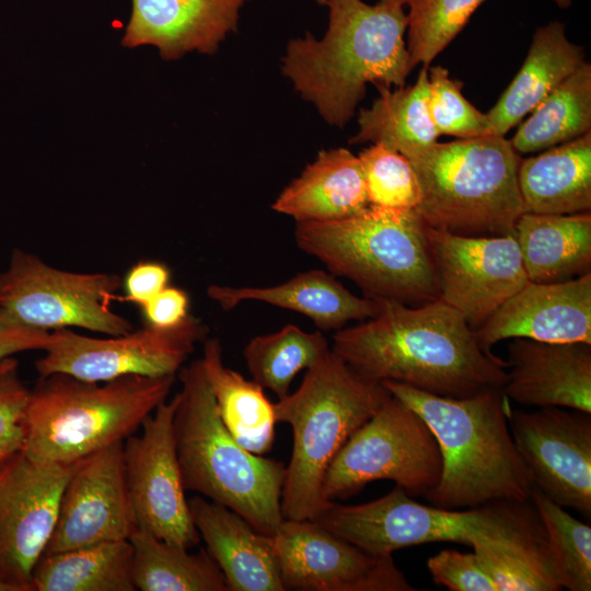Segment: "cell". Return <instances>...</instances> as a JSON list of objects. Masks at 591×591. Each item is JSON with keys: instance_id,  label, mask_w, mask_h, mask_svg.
Here are the masks:
<instances>
[{"instance_id": "3957f363", "label": "cell", "mask_w": 591, "mask_h": 591, "mask_svg": "<svg viewBox=\"0 0 591 591\" xmlns=\"http://www.w3.org/2000/svg\"><path fill=\"white\" fill-rule=\"evenodd\" d=\"M381 383L426 421L439 444L441 478L425 495L432 505L462 509L531 500L533 484L509 429L511 409L502 390L451 398L395 381Z\"/></svg>"}, {"instance_id": "1f68e13d", "label": "cell", "mask_w": 591, "mask_h": 591, "mask_svg": "<svg viewBox=\"0 0 591 591\" xmlns=\"http://www.w3.org/2000/svg\"><path fill=\"white\" fill-rule=\"evenodd\" d=\"M518 128V154L540 152L591 131V65L584 61L554 89Z\"/></svg>"}, {"instance_id": "ab89813d", "label": "cell", "mask_w": 591, "mask_h": 591, "mask_svg": "<svg viewBox=\"0 0 591 591\" xmlns=\"http://www.w3.org/2000/svg\"><path fill=\"white\" fill-rule=\"evenodd\" d=\"M427 567L433 581L451 591H498L474 552L443 549L428 559Z\"/></svg>"}, {"instance_id": "7c38bea8", "label": "cell", "mask_w": 591, "mask_h": 591, "mask_svg": "<svg viewBox=\"0 0 591 591\" xmlns=\"http://www.w3.org/2000/svg\"><path fill=\"white\" fill-rule=\"evenodd\" d=\"M208 332L193 315L173 327L147 325L107 338L58 328L51 331V341L35 367L40 376L65 373L95 382L127 375H176Z\"/></svg>"}, {"instance_id": "8992f818", "label": "cell", "mask_w": 591, "mask_h": 591, "mask_svg": "<svg viewBox=\"0 0 591 591\" xmlns=\"http://www.w3.org/2000/svg\"><path fill=\"white\" fill-rule=\"evenodd\" d=\"M390 395L382 383L362 378L331 349L306 370L296 392L274 403L277 424L292 429L281 491L283 519L314 520L325 509L327 467Z\"/></svg>"}, {"instance_id": "b9f144b4", "label": "cell", "mask_w": 591, "mask_h": 591, "mask_svg": "<svg viewBox=\"0 0 591 591\" xmlns=\"http://www.w3.org/2000/svg\"><path fill=\"white\" fill-rule=\"evenodd\" d=\"M51 341V331L22 324L0 309V362L28 350H45Z\"/></svg>"}, {"instance_id": "484cf974", "label": "cell", "mask_w": 591, "mask_h": 591, "mask_svg": "<svg viewBox=\"0 0 591 591\" xmlns=\"http://www.w3.org/2000/svg\"><path fill=\"white\" fill-rule=\"evenodd\" d=\"M518 185L524 212L570 215L591 209V131L521 159Z\"/></svg>"}, {"instance_id": "cb8c5ba5", "label": "cell", "mask_w": 591, "mask_h": 591, "mask_svg": "<svg viewBox=\"0 0 591 591\" xmlns=\"http://www.w3.org/2000/svg\"><path fill=\"white\" fill-rule=\"evenodd\" d=\"M370 206L361 162L346 148L321 151L276 198L271 209L296 222L351 217Z\"/></svg>"}, {"instance_id": "5bb4252c", "label": "cell", "mask_w": 591, "mask_h": 591, "mask_svg": "<svg viewBox=\"0 0 591 591\" xmlns=\"http://www.w3.org/2000/svg\"><path fill=\"white\" fill-rule=\"evenodd\" d=\"M273 545L286 590H415L392 555L367 553L314 520L283 519Z\"/></svg>"}, {"instance_id": "7bdbcfd3", "label": "cell", "mask_w": 591, "mask_h": 591, "mask_svg": "<svg viewBox=\"0 0 591 591\" xmlns=\"http://www.w3.org/2000/svg\"><path fill=\"white\" fill-rule=\"evenodd\" d=\"M188 306L189 299L184 290L166 286L141 308L148 325L173 327L189 315Z\"/></svg>"}, {"instance_id": "60d3db41", "label": "cell", "mask_w": 591, "mask_h": 591, "mask_svg": "<svg viewBox=\"0 0 591 591\" xmlns=\"http://www.w3.org/2000/svg\"><path fill=\"white\" fill-rule=\"evenodd\" d=\"M169 268L157 262H140L127 274L126 294L115 296V301H127L140 306L149 302L169 283Z\"/></svg>"}, {"instance_id": "4fadbf2b", "label": "cell", "mask_w": 591, "mask_h": 591, "mask_svg": "<svg viewBox=\"0 0 591 591\" xmlns=\"http://www.w3.org/2000/svg\"><path fill=\"white\" fill-rule=\"evenodd\" d=\"M179 393L162 402L123 443L127 490L138 529L185 548L200 542L178 465L174 416Z\"/></svg>"}, {"instance_id": "277c9868", "label": "cell", "mask_w": 591, "mask_h": 591, "mask_svg": "<svg viewBox=\"0 0 591 591\" xmlns=\"http://www.w3.org/2000/svg\"><path fill=\"white\" fill-rule=\"evenodd\" d=\"M314 521L373 555H392L404 547L434 542L471 547L487 544L523 556L553 572L544 526L529 501H494L466 510L445 509L418 503L395 486L385 496L361 505L329 501Z\"/></svg>"}, {"instance_id": "4dcf8cb0", "label": "cell", "mask_w": 591, "mask_h": 591, "mask_svg": "<svg viewBox=\"0 0 591 591\" xmlns=\"http://www.w3.org/2000/svg\"><path fill=\"white\" fill-rule=\"evenodd\" d=\"M131 545V576L141 591H229L224 576L207 549L192 554L136 528Z\"/></svg>"}, {"instance_id": "ba28073f", "label": "cell", "mask_w": 591, "mask_h": 591, "mask_svg": "<svg viewBox=\"0 0 591 591\" xmlns=\"http://www.w3.org/2000/svg\"><path fill=\"white\" fill-rule=\"evenodd\" d=\"M175 378L95 382L65 373L40 376L30 391L23 452L40 462L72 464L124 442L167 399Z\"/></svg>"}, {"instance_id": "d6986e66", "label": "cell", "mask_w": 591, "mask_h": 591, "mask_svg": "<svg viewBox=\"0 0 591 591\" xmlns=\"http://www.w3.org/2000/svg\"><path fill=\"white\" fill-rule=\"evenodd\" d=\"M473 333L488 355L512 338L591 344V274L563 282L528 281Z\"/></svg>"}, {"instance_id": "836d02e7", "label": "cell", "mask_w": 591, "mask_h": 591, "mask_svg": "<svg viewBox=\"0 0 591 591\" xmlns=\"http://www.w3.org/2000/svg\"><path fill=\"white\" fill-rule=\"evenodd\" d=\"M531 501L544 526L553 572L563 588L591 590V528L533 488Z\"/></svg>"}, {"instance_id": "52a82bcc", "label": "cell", "mask_w": 591, "mask_h": 591, "mask_svg": "<svg viewBox=\"0 0 591 591\" xmlns=\"http://www.w3.org/2000/svg\"><path fill=\"white\" fill-rule=\"evenodd\" d=\"M426 224L415 209L370 205L339 220L296 222L300 250L371 299L419 305L439 299Z\"/></svg>"}, {"instance_id": "f1b7e54d", "label": "cell", "mask_w": 591, "mask_h": 591, "mask_svg": "<svg viewBox=\"0 0 591 591\" xmlns=\"http://www.w3.org/2000/svg\"><path fill=\"white\" fill-rule=\"evenodd\" d=\"M378 89L380 96L360 111L359 131L349 143H382L408 157L437 142L439 135L428 108V67L422 66L413 85Z\"/></svg>"}, {"instance_id": "d4e9b609", "label": "cell", "mask_w": 591, "mask_h": 591, "mask_svg": "<svg viewBox=\"0 0 591 591\" xmlns=\"http://www.w3.org/2000/svg\"><path fill=\"white\" fill-rule=\"evenodd\" d=\"M584 61L583 48L567 38L564 23L538 27L522 67L486 113L493 134L505 136Z\"/></svg>"}, {"instance_id": "44dd1931", "label": "cell", "mask_w": 591, "mask_h": 591, "mask_svg": "<svg viewBox=\"0 0 591 591\" xmlns=\"http://www.w3.org/2000/svg\"><path fill=\"white\" fill-rule=\"evenodd\" d=\"M248 0H131V15L121 38L127 48L155 46L165 60L197 50L211 55L236 31Z\"/></svg>"}, {"instance_id": "9a60e30c", "label": "cell", "mask_w": 591, "mask_h": 591, "mask_svg": "<svg viewBox=\"0 0 591 591\" xmlns=\"http://www.w3.org/2000/svg\"><path fill=\"white\" fill-rule=\"evenodd\" d=\"M426 236L439 300L472 329L529 281L514 235L465 236L426 227Z\"/></svg>"}, {"instance_id": "f35d334b", "label": "cell", "mask_w": 591, "mask_h": 591, "mask_svg": "<svg viewBox=\"0 0 591 591\" xmlns=\"http://www.w3.org/2000/svg\"><path fill=\"white\" fill-rule=\"evenodd\" d=\"M30 390L18 372V361L0 362V466L23 452L26 440V410Z\"/></svg>"}, {"instance_id": "603a6c76", "label": "cell", "mask_w": 591, "mask_h": 591, "mask_svg": "<svg viewBox=\"0 0 591 591\" xmlns=\"http://www.w3.org/2000/svg\"><path fill=\"white\" fill-rule=\"evenodd\" d=\"M207 296L223 310L257 301L294 311L309 317L320 331L340 329L349 321L373 317L380 309L376 300L354 294L333 274L320 269L299 273L269 287L211 285Z\"/></svg>"}, {"instance_id": "8d00e7d4", "label": "cell", "mask_w": 591, "mask_h": 591, "mask_svg": "<svg viewBox=\"0 0 591 591\" xmlns=\"http://www.w3.org/2000/svg\"><path fill=\"white\" fill-rule=\"evenodd\" d=\"M428 108L439 135L468 139L494 135L487 115L462 94L463 83L453 80L442 66L428 67Z\"/></svg>"}, {"instance_id": "7a4b0ae2", "label": "cell", "mask_w": 591, "mask_h": 591, "mask_svg": "<svg viewBox=\"0 0 591 591\" xmlns=\"http://www.w3.org/2000/svg\"><path fill=\"white\" fill-rule=\"evenodd\" d=\"M328 27L288 43L282 73L329 125L343 128L355 115L367 83L404 86L414 69L404 39V0H327Z\"/></svg>"}, {"instance_id": "9c48e42d", "label": "cell", "mask_w": 591, "mask_h": 591, "mask_svg": "<svg viewBox=\"0 0 591 591\" xmlns=\"http://www.w3.org/2000/svg\"><path fill=\"white\" fill-rule=\"evenodd\" d=\"M406 158L421 190L415 210L427 227L465 236L514 235L524 213L522 158L505 136L437 141Z\"/></svg>"}, {"instance_id": "6da1fadb", "label": "cell", "mask_w": 591, "mask_h": 591, "mask_svg": "<svg viewBox=\"0 0 591 591\" xmlns=\"http://www.w3.org/2000/svg\"><path fill=\"white\" fill-rule=\"evenodd\" d=\"M374 300L373 317L333 335L331 349L359 375L451 398L503 391L506 361L479 347L459 311L439 299L419 305Z\"/></svg>"}, {"instance_id": "2e32d148", "label": "cell", "mask_w": 591, "mask_h": 591, "mask_svg": "<svg viewBox=\"0 0 591 591\" xmlns=\"http://www.w3.org/2000/svg\"><path fill=\"white\" fill-rule=\"evenodd\" d=\"M511 436L533 488L591 515V413L565 407L511 410Z\"/></svg>"}, {"instance_id": "e575fe53", "label": "cell", "mask_w": 591, "mask_h": 591, "mask_svg": "<svg viewBox=\"0 0 591 591\" xmlns=\"http://www.w3.org/2000/svg\"><path fill=\"white\" fill-rule=\"evenodd\" d=\"M486 0H404L407 11V49L413 68L429 67L463 30ZM567 8L571 0H553Z\"/></svg>"}, {"instance_id": "d590c367", "label": "cell", "mask_w": 591, "mask_h": 591, "mask_svg": "<svg viewBox=\"0 0 591 591\" xmlns=\"http://www.w3.org/2000/svg\"><path fill=\"white\" fill-rule=\"evenodd\" d=\"M372 206L415 209L421 200L417 175L409 160L382 143H373L358 155Z\"/></svg>"}, {"instance_id": "ac0fdd59", "label": "cell", "mask_w": 591, "mask_h": 591, "mask_svg": "<svg viewBox=\"0 0 591 591\" xmlns=\"http://www.w3.org/2000/svg\"><path fill=\"white\" fill-rule=\"evenodd\" d=\"M123 443L76 463L62 490L56 525L44 554L128 540L136 530L125 478Z\"/></svg>"}, {"instance_id": "30bf717a", "label": "cell", "mask_w": 591, "mask_h": 591, "mask_svg": "<svg viewBox=\"0 0 591 591\" xmlns=\"http://www.w3.org/2000/svg\"><path fill=\"white\" fill-rule=\"evenodd\" d=\"M441 474V451L432 431L391 394L332 460L322 493L326 501H334L371 482L389 479L409 496H425L439 484Z\"/></svg>"}, {"instance_id": "7402d4cb", "label": "cell", "mask_w": 591, "mask_h": 591, "mask_svg": "<svg viewBox=\"0 0 591 591\" xmlns=\"http://www.w3.org/2000/svg\"><path fill=\"white\" fill-rule=\"evenodd\" d=\"M192 519L229 591H285L273 535L255 530L231 509L202 496L188 500Z\"/></svg>"}, {"instance_id": "83f0119b", "label": "cell", "mask_w": 591, "mask_h": 591, "mask_svg": "<svg viewBox=\"0 0 591 591\" xmlns=\"http://www.w3.org/2000/svg\"><path fill=\"white\" fill-rule=\"evenodd\" d=\"M199 360L220 418L230 434L254 454L269 452L277 421L274 403L266 397L264 387L224 364L218 338L204 340Z\"/></svg>"}, {"instance_id": "74e56055", "label": "cell", "mask_w": 591, "mask_h": 591, "mask_svg": "<svg viewBox=\"0 0 591 591\" xmlns=\"http://www.w3.org/2000/svg\"><path fill=\"white\" fill-rule=\"evenodd\" d=\"M472 548L498 591L561 590L553 572L541 564L487 544Z\"/></svg>"}, {"instance_id": "f6af8a7d", "label": "cell", "mask_w": 591, "mask_h": 591, "mask_svg": "<svg viewBox=\"0 0 591 591\" xmlns=\"http://www.w3.org/2000/svg\"><path fill=\"white\" fill-rule=\"evenodd\" d=\"M320 4H326L327 3V0H316Z\"/></svg>"}, {"instance_id": "4316f807", "label": "cell", "mask_w": 591, "mask_h": 591, "mask_svg": "<svg viewBox=\"0 0 591 591\" xmlns=\"http://www.w3.org/2000/svg\"><path fill=\"white\" fill-rule=\"evenodd\" d=\"M529 281L563 282L591 274V213L524 212L514 227Z\"/></svg>"}, {"instance_id": "ee69618b", "label": "cell", "mask_w": 591, "mask_h": 591, "mask_svg": "<svg viewBox=\"0 0 591 591\" xmlns=\"http://www.w3.org/2000/svg\"><path fill=\"white\" fill-rule=\"evenodd\" d=\"M0 591H23V589L13 582L0 578Z\"/></svg>"}, {"instance_id": "8fae6325", "label": "cell", "mask_w": 591, "mask_h": 591, "mask_svg": "<svg viewBox=\"0 0 591 591\" xmlns=\"http://www.w3.org/2000/svg\"><path fill=\"white\" fill-rule=\"evenodd\" d=\"M120 286L117 275L60 270L34 254L14 250L0 274V309L35 328L78 327L123 335L134 326L111 308Z\"/></svg>"}, {"instance_id": "f546056e", "label": "cell", "mask_w": 591, "mask_h": 591, "mask_svg": "<svg viewBox=\"0 0 591 591\" xmlns=\"http://www.w3.org/2000/svg\"><path fill=\"white\" fill-rule=\"evenodd\" d=\"M128 540L43 554L32 573L33 591H135Z\"/></svg>"}, {"instance_id": "e0dca14e", "label": "cell", "mask_w": 591, "mask_h": 591, "mask_svg": "<svg viewBox=\"0 0 591 591\" xmlns=\"http://www.w3.org/2000/svg\"><path fill=\"white\" fill-rule=\"evenodd\" d=\"M76 463H46L21 452L0 466V578L23 591H33L32 573L53 535Z\"/></svg>"}, {"instance_id": "5b68a950", "label": "cell", "mask_w": 591, "mask_h": 591, "mask_svg": "<svg viewBox=\"0 0 591 591\" xmlns=\"http://www.w3.org/2000/svg\"><path fill=\"white\" fill-rule=\"evenodd\" d=\"M174 416L176 453L185 490L220 503L255 530L274 535L283 520L286 465L240 445L223 425L200 360L178 371Z\"/></svg>"}, {"instance_id": "d6a6232c", "label": "cell", "mask_w": 591, "mask_h": 591, "mask_svg": "<svg viewBox=\"0 0 591 591\" xmlns=\"http://www.w3.org/2000/svg\"><path fill=\"white\" fill-rule=\"evenodd\" d=\"M329 350L321 331L305 332L288 324L277 332L253 337L245 345L243 356L253 380L280 399L290 393L294 376L317 363Z\"/></svg>"}, {"instance_id": "ffe728a7", "label": "cell", "mask_w": 591, "mask_h": 591, "mask_svg": "<svg viewBox=\"0 0 591 591\" xmlns=\"http://www.w3.org/2000/svg\"><path fill=\"white\" fill-rule=\"evenodd\" d=\"M507 357L508 399L591 413V344L512 338Z\"/></svg>"}]
</instances>
